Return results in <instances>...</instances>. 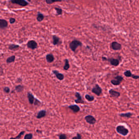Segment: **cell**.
<instances>
[{
  "instance_id": "43",
  "label": "cell",
  "mask_w": 139,
  "mask_h": 139,
  "mask_svg": "<svg viewBox=\"0 0 139 139\" xmlns=\"http://www.w3.org/2000/svg\"></svg>"
},
{
  "instance_id": "42",
  "label": "cell",
  "mask_w": 139,
  "mask_h": 139,
  "mask_svg": "<svg viewBox=\"0 0 139 139\" xmlns=\"http://www.w3.org/2000/svg\"></svg>"
},
{
  "instance_id": "37",
  "label": "cell",
  "mask_w": 139,
  "mask_h": 139,
  "mask_svg": "<svg viewBox=\"0 0 139 139\" xmlns=\"http://www.w3.org/2000/svg\"><path fill=\"white\" fill-rule=\"evenodd\" d=\"M132 78H133L134 79H139V76L138 75H135V74H133L131 77Z\"/></svg>"
},
{
  "instance_id": "8",
  "label": "cell",
  "mask_w": 139,
  "mask_h": 139,
  "mask_svg": "<svg viewBox=\"0 0 139 139\" xmlns=\"http://www.w3.org/2000/svg\"><path fill=\"white\" fill-rule=\"evenodd\" d=\"M112 49L115 51L120 50L122 48V46L121 44L117 42H113L111 44Z\"/></svg>"
},
{
  "instance_id": "25",
  "label": "cell",
  "mask_w": 139,
  "mask_h": 139,
  "mask_svg": "<svg viewBox=\"0 0 139 139\" xmlns=\"http://www.w3.org/2000/svg\"><path fill=\"white\" fill-rule=\"evenodd\" d=\"M124 74L125 76L126 77H128V78L131 77L132 75H133V74L132 73L131 71L130 70H127L125 71H124Z\"/></svg>"
},
{
  "instance_id": "3",
  "label": "cell",
  "mask_w": 139,
  "mask_h": 139,
  "mask_svg": "<svg viewBox=\"0 0 139 139\" xmlns=\"http://www.w3.org/2000/svg\"><path fill=\"white\" fill-rule=\"evenodd\" d=\"M102 60L103 61H108L112 66L117 67L120 64L119 60L118 59L114 58H107L105 57H102Z\"/></svg>"
},
{
  "instance_id": "34",
  "label": "cell",
  "mask_w": 139,
  "mask_h": 139,
  "mask_svg": "<svg viewBox=\"0 0 139 139\" xmlns=\"http://www.w3.org/2000/svg\"><path fill=\"white\" fill-rule=\"evenodd\" d=\"M72 139H82L81 135L80 133H77V136L73 137Z\"/></svg>"
},
{
  "instance_id": "5",
  "label": "cell",
  "mask_w": 139,
  "mask_h": 139,
  "mask_svg": "<svg viewBox=\"0 0 139 139\" xmlns=\"http://www.w3.org/2000/svg\"><path fill=\"white\" fill-rule=\"evenodd\" d=\"M84 118L86 122L91 125H94L97 122L95 118L92 115H88L85 116Z\"/></svg>"
},
{
  "instance_id": "17",
  "label": "cell",
  "mask_w": 139,
  "mask_h": 139,
  "mask_svg": "<svg viewBox=\"0 0 139 139\" xmlns=\"http://www.w3.org/2000/svg\"><path fill=\"white\" fill-rule=\"evenodd\" d=\"M133 115V114L130 112H128L126 113H120L119 114V115L121 117L127 118H131Z\"/></svg>"
},
{
  "instance_id": "19",
  "label": "cell",
  "mask_w": 139,
  "mask_h": 139,
  "mask_svg": "<svg viewBox=\"0 0 139 139\" xmlns=\"http://www.w3.org/2000/svg\"><path fill=\"white\" fill-rule=\"evenodd\" d=\"M19 48H20V46L18 44H11L9 45L8 49H9V50H10L15 51L16 49H18Z\"/></svg>"
},
{
  "instance_id": "20",
  "label": "cell",
  "mask_w": 139,
  "mask_h": 139,
  "mask_svg": "<svg viewBox=\"0 0 139 139\" xmlns=\"http://www.w3.org/2000/svg\"><path fill=\"white\" fill-rule=\"evenodd\" d=\"M44 16L43 14L41 13L40 12H38L37 16V20L39 22L42 21L43 20H44Z\"/></svg>"
},
{
  "instance_id": "30",
  "label": "cell",
  "mask_w": 139,
  "mask_h": 139,
  "mask_svg": "<svg viewBox=\"0 0 139 139\" xmlns=\"http://www.w3.org/2000/svg\"><path fill=\"white\" fill-rule=\"evenodd\" d=\"M33 138V135L32 133H28L26 134L24 137V139H32Z\"/></svg>"
},
{
  "instance_id": "9",
  "label": "cell",
  "mask_w": 139,
  "mask_h": 139,
  "mask_svg": "<svg viewBox=\"0 0 139 139\" xmlns=\"http://www.w3.org/2000/svg\"><path fill=\"white\" fill-rule=\"evenodd\" d=\"M75 96L77 98V99L74 100V102L76 104H83L85 103V102L82 99L81 95L79 92H76Z\"/></svg>"
},
{
  "instance_id": "31",
  "label": "cell",
  "mask_w": 139,
  "mask_h": 139,
  "mask_svg": "<svg viewBox=\"0 0 139 139\" xmlns=\"http://www.w3.org/2000/svg\"><path fill=\"white\" fill-rule=\"evenodd\" d=\"M58 136L59 137V139H67V138L66 135L64 133L60 134Z\"/></svg>"
},
{
  "instance_id": "36",
  "label": "cell",
  "mask_w": 139,
  "mask_h": 139,
  "mask_svg": "<svg viewBox=\"0 0 139 139\" xmlns=\"http://www.w3.org/2000/svg\"><path fill=\"white\" fill-rule=\"evenodd\" d=\"M15 21H16V20H15V18H11L9 19V23L11 24L15 23Z\"/></svg>"
},
{
  "instance_id": "33",
  "label": "cell",
  "mask_w": 139,
  "mask_h": 139,
  "mask_svg": "<svg viewBox=\"0 0 139 139\" xmlns=\"http://www.w3.org/2000/svg\"><path fill=\"white\" fill-rule=\"evenodd\" d=\"M3 91L5 93H9V92L10 91V89L9 87H5L3 88Z\"/></svg>"
},
{
  "instance_id": "13",
  "label": "cell",
  "mask_w": 139,
  "mask_h": 139,
  "mask_svg": "<svg viewBox=\"0 0 139 139\" xmlns=\"http://www.w3.org/2000/svg\"><path fill=\"white\" fill-rule=\"evenodd\" d=\"M27 98L28 99L29 103L30 104H33L35 102V98L34 97L32 93L30 92H28L27 95Z\"/></svg>"
},
{
  "instance_id": "6",
  "label": "cell",
  "mask_w": 139,
  "mask_h": 139,
  "mask_svg": "<svg viewBox=\"0 0 139 139\" xmlns=\"http://www.w3.org/2000/svg\"><path fill=\"white\" fill-rule=\"evenodd\" d=\"M27 47L29 49L34 50L38 48V43L34 40H31L28 42Z\"/></svg>"
},
{
  "instance_id": "14",
  "label": "cell",
  "mask_w": 139,
  "mask_h": 139,
  "mask_svg": "<svg viewBox=\"0 0 139 139\" xmlns=\"http://www.w3.org/2000/svg\"><path fill=\"white\" fill-rule=\"evenodd\" d=\"M46 115V111L45 110H41L38 112L36 118L38 119H41L42 118L45 117Z\"/></svg>"
},
{
  "instance_id": "29",
  "label": "cell",
  "mask_w": 139,
  "mask_h": 139,
  "mask_svg": "<svg viewBox=\"0 0 139 139\" xmlns=\"http://www.w3.org/2000/svg\"><path fill=\"white\" fill-rule=\"evenodd\" d=\"M54 9L55 10V11H56L58 15H60L62 14L63 11H62V9L59 8H54Z\"/></svg>"
},
{
  "instance_id": "35",
  "label": "cell",
  "mask_w": 139,
  "mask_h": 139,
  "mask_svg": "<svg viewBox=\"0 0 139 139\" xmlns=\"http://www.w3.org/2000/svg\"><path fill=\"white\" fill-rule=\"evenodd\" d=\"M40 104H41L40 101L36 98H35V102L34 103V105L35 106H39Z\"/></svg>"
},
{
  "instance_id": "16",
  "label": "cell",
  "mask_w": 139,
  "mask_h": 139,
  "mask_svg": "<svg viewBox=\"0 0 139 139\" xmlns=\"http://www.w3.org/2000/svg\"><path fill=\"white\" fill-rule=\"evenodd\" d=\"M8 23L7 20L3 19H0V29H3L8 27Z\"/></svg>"
},
{
  "instance_id": "38",
  "label": "cell",
  "mask_w": 139,
  "mask_h": 139,
  "mask_svg": "<svg viewBox=\"0 0 139 139\" xmlns=\"http://www.w3.org/2000/svg\"><path fill=\"white\" fill-rule=\"evenodd\" d=\"M3 69L2 67H0V76L3 75Z\"/></svg>"
},
{
  "instance_id": "28",
  "label": "cell",
  "mask_w": 139,
  "mask_h": 139,
  "mask_svg": "<svg viewBox=\"0 0 139 139\" xmlns=\"http://www.w3.org/2000/svg\"><path fill=\"white\" fill-rule=\"evenodd\" d=\"M114 79H116L117 81H119L120 83H122V82L124 78L121 75H117L114 78Z\"/></svg>"
},
{
  "instance_id": "10",
  "label": "cell",
  "mask_w": 139,
  "mask_h": 139,
  "mask_svg": "<svg viewBox=\"0 0 139 139\" xmlns=\"http://www.w3.org/2000/svg\"><path fill=\"white\" fill-rule=\"evenodd\" d=\"M109 93L110 96L112 98H119L121 94L119 92L117 91H116L113 90V89H111L109 91Z\"/></svg>"
},
{
  "instance_id": "1",
  "label": "cell",
  "mask_w": 139,
  "mask_h": 139,
  "mask_svg": "<svg viewBox=\"0 0 139 139\" xmlns=\"http://www.w3.org/2000/svg\"><path fill=\"white\" fill-rule=\"evenodd\" d=\"M116 131L118 133L123 136H127L129 133L128 129L123 125H118L116 128Z\"/></svg>"
},
{
  "instance_id": "24",
  "label": "cell",
  "mask_w": 139,
  "mask_h": 139,
  "mask_svg": "<svg viewBox=\"0 0 139 139\" xmlns=\"http://www.w3.org/2000/svg\"><path fill=\"white\" fill-rule=\"evenodd\" d=\"M85 98L88 101L90 102H92L94 100V97L93 96L90 95L89 94H86L85 95Z\"/></svg>"
},
{
  "instance_id": "23",
  "label": "cell",
  "mask_w": 139,
  "mask_h": 139,
  "mask_svg": "<svg viewBox=\"0 0 139 139\" xmlns=\"http://www.w3.org/2000/svg\"><path fill=\"white\" fill-rule=\"evenodd\" d=\"M64 62H65V65L64 66V70H68L70 67L69 63V60L67 59H65Z\"/></svg>"
},
{
  "instance_id": "21",
  "label": "cell",
  "mask_w": 139,
  "mask_h": 139,
  "mask_svg": "<svg viewBox=\"0 0 139 139\" xmlns=\"http://www.w3.org/2000/svg\"><path fill=\"white\" fill-rule=\"evenodd\" d=\"M15 56H12L7 58L6 60V63L8 64H10L11 63H14L15 60Z\"/></svg>"
},
{
  "instance_id": "32",
  "label": "cell",
  "mask_w": 139,
  "mask_h": 139,
  "mask_svg": "<svg viewBox=\"0 0 139 139\" xmlns=\"http://www.w3.org/2000/svg\"><path fill=\"white\" fill-rule=\"evenodd\" d=\"M61 0H46V2L48 4H51L52 3L54 2H61Z\"/></svg>"
},
{
  "instance_id": "27",
  "label": "cell",
  "mask_w": 139,
  "mask_h": 139,
  "mask_svg": "<svg viewBox=\"0 0 139 139\" xmlns=\"http://www.w3.org/2000/svg\"><path fill=\"white\" fill-rule=\"evenodd\" d=\"M111 83L114 86H118L121 84V83H120L119 81H117V80L115 79H112L111 81Z\"/></svg>"
},
{
  "instance_id": "41",
  "label": "cell",
  "mask_w": 139,
  "mask_h": 139,
  "mask_svg": "<svg viewBox=\"0 0 139 139\" xmlns=\"http://www.w3.org/2000/svg\"><path fill=\"white\" fill-rule=\"evenodd\" d=\"M46 139V138H45V139Z\"/></svg>"
},
{
  "instance_id": "11",
  "label": "cell",
  "mask_w": 139,
  "mask_h": 139,
  "mask_svg": "<svg viewBox=\"0 0 139 139\" xmlns=\"http://www.w3.org/2000/svg\"><path fill=\"white\" fill-rule=\"evenodd\" d=\"M68 108L74 113H77L80 111V108L77 104L69 106Z\"/></svg>"
},
{
  "instance_id": "22",
  "label": "cell",
  "mask_w": 139,
  "mask_h": 139,
  "mask_svg": "<svg viewBox=\"0 0 139 139\" xmlns=\"http://www.w3.org/2000/svg\"><path fill=\"white\" fill-rule=\"evenodd\" d=\"M24 89V86L22 85H17L15 87V90L18 93H20L23 91Z\"/></svg>"
},
{
  "instance_id": "39",
  "label": "cell",
  "mask_w": 139,
  "mask_h": 139,
  "mask_svg": "<svg viewBox=\"0 0 139 139\" xmlns=\"http://www.w3.org/2000/svg\"><path fill=\"white\" fill-rule=\"evenodd\" d=\"M22 81V79L21 78H18L17 80V83H20V82H21Z\"/></svg>"
},
{
  "instance_id": "15",
  "label": "cell",
  "mask_w": 139,
  "mask_h": 139,
  "mask_svg": "<svg viewBox=\"0 0 139 139\" xmlns=\"http://www.w3.org/2000/svg\"><path fill=\"white\" fill-rule=\"evenodd\" d=\"M53 73L55 75L57 78L60 80H62L64 79V74L62 73H59V71L57 70L53 71Z\"/></svg>"
},
{
  "instance_id": "2",
  "label": "cell",
  "mask_w": 139,
  "mask_h": 139,
  "mask_svg": "<svg viewBox=\"0 0 139 139\" xmlns=\"http://www.w3.org/2000/svg\"><path fill=\"white\" fill-rule=\"evenodd\" d=\"M82 46V43L81 42L78 40H73L70 43L69 47L71 50L75 52V51L79 47Z\"/></svg>"
},
{
  "instance_id": "26",
  "label": "cell",
  "mask_w": 139,
  "mask_h": 139,
  "mask_svg": "<svg viewBox=\"0 0 139 139\" xmlns=\"http://www.w3.org/2000/svg\"><path fill=\"white\" fill-rule=\"evenodd\" d=\"M25 131H22L20 132V133L18 135V136H17L15 138H10L9 139H20L21 138L22 136L24 135V133H25Z\"/></svg>"
},
{
  "instance_id": "7",
  "label": "cell",
  "mask_w": 139,
  "mask_h": 139,
  "mask_svg": "<svg viewBox=\"0 0 139 139\" xmlns=\"http://www.w3.org/2000/svg\"><path fill=\"white\" fill-rule=\"evenodd\" d=\"M11 3L13 4H15L19 5L20 6L22 7L27 6V5L29 4V3L28 2L24 0H11L10 1Z\"/></svg>"
},
{
  "instance_id": "40",
  "label": "cell",
  "mask_w": 139,
  "mask_h": 139,
  "mask_svg": "<svg viewBox=\"0 0 139 139\" xmlns=\"http://www.w3.org/2000/svg\"><path fill=\"white\" fill-rule=\"evenodd\" d=\"M37 133H42V131H39V130H37L36 131Z\"/></svg>"
},
{
  "instance_id": "4",
  "label": "cell",
  "mask_w": 139,
  "mask_h": 139,
  "mask_svg": "<svg viewBox=\"0 0 139 139\" xmlns=\"http://www.w3.org/2000/svg\"><path fill=\"white\" fill-rule=\"evenodd\" d=\"M103 90L101 88L98 84H96L92 90V92L98 96H100L102 93Z\"/></svg>"
},
{
  "instance_id": "18",
  "label": "cell",
  "mask_w": 139,
  "mask_h": 139,
  "mask_svg": "<svg viewBox=\"0 0 139 139\" xmlns=\"http://www.w3.org/2000/svg\"><path fill=\"white\" fill-rule=\"evenodd\" d=\"M46 60L48 63H51L54 60V57L52 54H48L46 56Z\"/></svg>"
},
{
  "instance_id": "12",
  "label": "cell",
  "mask_w": 139,
  "mask_h": 139,
  "mask_svg": "<svg viewBox=\"0 0 139 139\" xmlns=\"http://www.w3.org/2000/svg\"><path fill=\"white\" fill-rule=\"evenodd\" d=\"M60 38L56 35L53 36V43L54 45H59L62 44Z\"/></svg>"
}]
</instances>
